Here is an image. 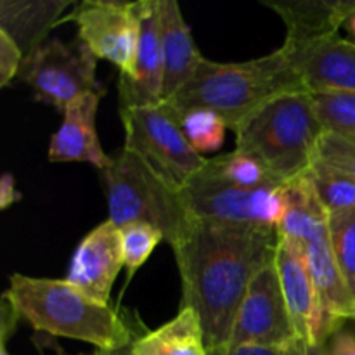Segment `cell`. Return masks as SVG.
Wrapping results in <instances>:
<instances>
[{
	"label": "cell",
	"instance_id": "cell-16",
	"mask_svg": "<svg viewBox=\"0 0 355 355\" xmlns=\"http://www.w3.org/2000/svg\"><path fill=\"white\" fill-rule=\"evenodd\" d=\"M286 54L309 92H355V45L349 38L335 35Z\"/></svg>",
	"mask_w": 355,
	"mask_h": 355
},
{
	"label": "cell",
	"instance_id": "cell-31",
	"mask_svg": "<svg viewBox=\"0 0 355 355\" xmlns=\"http://www.w3.org/2000/svg\"><path fill=\"white\" fill-rule=\"evenodd\" d=\"M326 355H355V335L340 329L326 342Z\"/></svg>",
	"mask_w": 355,
	"mask_h": 355
},
{
	"label": "cell",
	"instance_id": "cell-8",
	"mask_svg": "<svg viewBox=\"0 0 355 355\" xmlns=\"http://www.w3.org/2000/svg\"><path fill=\"white\" fill-rule=\"evenodd\" d=\"M194 220L277 229L286 211L283 187L243 189L198 172L180 191Z\"/></svg>",
	"mask_w": 355,
	"mask_h": 355
},
{
	"label": "cell",
	"instance_id": "cell-20",
	"mask_svg": "<svg viewBox=\"0 0 355 355\" xmlns=\"http://www.w3.org/2000/svg\"><path fill=\"white\" fill-rule=\"evenodd\" d=\"M286 211L277 232L279 238L307 245L328 231L329 214L319 200L309 173L297 177L283 186Z\"/></svg>",
	"mask_w": 355,
	"mask_h": 355
},
{
	"label": "cell",
	"instance_id": "cell-28",
	"mask_svg": "<svg viewBox=\"0 0 355 355\" xmlns=\"http://www.w3.org/2000/svg\"><path fill=\"white\" fill-rule=\"evenodd\" d=\"M314 162L322 163L355 180V137L324 130L319 137Z\"/></svg>",
	"mask_w": 355,
	"mask_h": 355
},
{
	"label": "cell",
	"instance_id": "cell-32",
	"mask_svg": "<svg viewBox=\"0 0 355 355\" xmlns=\"http://www.w3.org/2000/svg\"><path fill=\"white\" fill-rule=\"evenodd\" d=\"M17 201H21V193L16 189V179L10 172H6L0 179V210H7Z\"/></svg>",
	"mask_w": 355,
	"mask_h": 355
},
{
	"label": "cell",
	"instance_id": "cell-5",
	"mask_svg": "<svg viewBox=\"0 0 355 355\" xmlns=\"http://www.w3.org/2000/svg\"><path fill=\"white\" fill-rule=\"evenodd\" d=\"M106 189L110 220L123 225L149 224L162 231L170 246L175 245L194 218L187 211L180 193L163 182L135 153L121 149L101 170Z\"/></svg>",
	"mask_w": 355,
	"mask_h": 355
},
{
	"label": "cell",
	"instance_id": "cell-18",
	"mask_svg": "<svg viewBox=\"0 0 355 355\" xmlns=\"http://www.w3.org/2000/svg\"><path fill=\"white\" fill-rule=\"evenodd\" d=\"M159 35L163 55V101L175 96L203 61L189 24L175 0H159Z\"/></svg>",
	"mask_w": 355,
	"mask_h": 355
},
{
	"label": "cell",
	"instance_id": "cell-9",
	"mask_svg": "<svg viewBox=\"0 0 355 355\" xmlns=\"http://www.w3.org/2000/svg\"><path fill=\"white\" fill-rule=\"evenodd\" d=\"M76 24V37L97 59H106L132 78L139 44V0H83L75 3L61 23ZM59 23V24H61Z\"/></svg>",
	"mask_w": 355,
	"mask_h": 355
},
{
	"label": "cell",
	"instance_id": "cell-34",
	"mask_svg": "<svg viewBox=\"0 0 355 355\" xmlns=\"http://www.w3.org/2000/svg\"><path fill=\"white\" fill-rule=\"evenodd\" d=\"M302 355H326V342L305 345V350Z\"/></svg>",
	"mask_w": 355,
	"mask_h": 355
},
{
	"label": "cell",
	"instance_id": "cell-19",
	"mask_svg": "<svg viewBox=\"0 0 355 355\" xmlns=\"http://www.w3.org/2000/svg\"><path fill=\"white\" fill-rule=\"evenodd\" d=\"M73 0H0V31L9 35L23 58L45 44Z\"/></svg>",
	"mask_w": 355,
	"mask_h": 355
},
{
	"label": "cell",
	"instance_id": "cell-23",
	"mask_svg": "<svg viewBox=\"0 0 355 355\" xmlns=\"http://www.w3.org/2000/svg\"><path fill=\"white\" fill-rule=\"evenodd\" d=\"M328 232L340 272L355 302V210L329 214Z\"/></svg>",
	"mask_w": 355,
	"mask_h": 355
},
{
	"label": "cell",
	"instance_id": "cell-7",
	"mask_svg": "<svg viewBox=\"0 0 355 355\" xmlns=\"http://www.w3.org/2000/svg\"><path fill=\"white\" fill-rule=\"evenodd\" d=\"M97 58L78 37L73 42L51 38L23 59L17 78L33 92V99L64 113L78 97L104 92L97 82Z\"/></svg>",
	"mask_w": 355,
	"mask_h": 355
},
{
	"label": "cell",
	"instance_id": "cell-36",
	"mask_svg": "<svg viewBox=\"0 0 355 355\" xmlns=\"http://www.w3.org/2000/svg\"><path fill=\"white\" fill-rule=\"evenodd\" d=\"M0 355H10L7 352V342H0Z\"/></svg>",
	"mask_w": 355,
	"mask_h": 355
},
{
	"label": "cell",
	"instance_id": "cell-12",
	"mask_svg": "<svg viewBox=\"0 0 355 355\" xmlns=\"http://www.w3.org/2000/svg\"><path fill=\"white\" fill-rule=\"evenodd\" d=\"M276 267L283 288L288 314L298 340L305 345L321 343V311L318 293L307 262V252L302 243L279 238Z\"/></svg>",
	"mask_w": 355,
	"mask_h": 355
},
{
	"label": "cell",
	"instance_id": "cell-27",
	"mask_svg": "<svg viewBox=\"0 0 355 355\" xmlns=\"http://www.w3.org/2000/svg\"><path fill=\"white\" fill-rule=\"evenodd\" d=\"M324 130L355 137V92H312Z\"/></svg>",
	"mask_w": 355,
	"mask_h": 355
},
{
	"label": "cell",
	"instance_id": "cell-14",
	"mask_svg": "<svg viewBox=\"0 0 355 355\" xmlns=\"http://www.w3.org/2000/svg\"><path fill=\"white\" fill-rule=\"evenodd\" d=\"M262 3L279 14L286 24V38L281 47L286 52L302 51L340 35L338 30L355 10L352 0H262Z\"/></svg>",
	"mask_w": 355,
	"mask_h": 355
},
{
	"label": "cell",
	"instance_id": "cell-1",
	"mask_svg": "<svg viewBox=\"0 0 355 355\" xmlns=\"http://www.w3.org/2000/svg\"><path fill=\"white\" fill-rule=\"evenodd\" d=\"M277 229L194 220L172 246L182 283V307L198 314L210 350L231 345L236 315L250 283L276 259Z\"/></svg>",
	"mask_w": 355,
	"mask_h": 355
},
{
	"label": "cell",
	"instance_id": "cell-4",
	"mask_svg": "<svg viewBox=\"0 0 355 355\" xmlns=\"http://www.w3.org/2000/svg\"><path fill=\"white\" fill-rule=\"evenodd\" d=\"M324 127L312 92L276 97L236 128V149L259 159L281 184L307 173Z\"/></svg>",
	"mask_w": 355,
	"mask_h": 355
},
{
	"label": "cell",
	"instance_id": "cell-13",
	"mask_svg": "<svg viewBox=\"0 0 355 355\" xmlns=\"http://www.w3.org/2000/svg\"><path fill=\"white\" fill-rule=\"evenodd\" d=\"M163 55L159 35V0H139V44L135 73L120 76V110L162 103Z\"/></svg>",
	"mask_w": 355,
	"mask_h": 355
},
{
	"label": "cell",
	"instance_id": "cell-17",
	"mask_svg": "<svg viewBox=\"0 0 355 355\" xmlns=\"http://www.w3.org/2000/svg\"><path fill=\"white\" fill-rule=\"evenodd\" d=\"M103 94H85L66 107L62 125L51 137L49 162H85L99 170L106 168L111 158L104 153L96 130V116Z\"/></svg>",
	"mask_w": 355,
	"mask_h": 355
},
{
	"label": "cell",
	"instance_id": "cell-26",
	"mask_svg": "<svg viewBox=\"0 0 355 355\" xmlns=\"http://www.w3.org/2000/svg\"><path fill=\"white\" fill-rule=\"evenodd\" d=\"M121 250H123L125 269H127V281L130 283L139 269L148 262L156 246L163 241L162 231L149 224H128L120 227Z\"/></svg>",
	"mask_w": 355,
	"mask_h": 355
},
{
	"label": "cell",
	"instance_id": "cell-11",
	"mask_svg": "<svg viewBox=\"0 0 355 355\" xmlns=\"http://www.w3.org/2000/svg\"><path fill=\"white\" fill-rule=\"evenodd\" d=\"M125 267L120 229L107 218L76 246L66 281L101 304H110L111 290Z\"/></svg>",
	"mask_w": 355,
	"mask_h": 355
},
{
	"label": "cell",
	"instance_id": "cell-35",
	"mask_svg": "<svg viewBox=\"0 0 355 355\" xmlns=\"http://www.w3.org/2000/svg\"><path fill=\"white\" fill-rule=\"evenodd\" d=\"M343 28L347 30V38L355 45V10L350 14V17L347 19V23L343 24Z\"/></svg>",
	"mask_w": 355,
	"mask_h": 355
},
{
	"label": "cell",
	"instance_id": "cell-25",
	"mask_svg": "<svg viewBox=\"0 0 355 355\" xmlns=\"http://www.w3.org/2000/svg\"><path fill=\"white\" fill-rule=\"evenodd\" d=\"M180 127L198 153L217 151L229 130L224 118L208 110H189L179 114Z\"/></svg>",
	"mask_w": 355,
	"mask_h": 355
},
{
	"label": "cell",
	"instance_id": "cell-24",
	"mask_svg": "<svg viewBox=\"0 0 355 355\" xmlns=\"http://www.w3.org/2000/svg\"><path fill=\"white\" fill-rule=\"evenodd\" d=\"M307 173L328 214L355 210V180L319 162H312Z\"/></svg>",
	"mask_w": 355,
	"mask_h": 355
},
{
	"label": "cell",
	"instance_id": "cell-3",
	"mask_svg": "<svg viewBox=\"0 0 355 355\" xmlns=\"http://www.w3.org/2000/svg\"><path fill=\"white\" fill-rule=\"evenodd\" d=\"M307 90L283 49L245 62H215L203 58L193 78L168 103L177 114L208 110L236 128L276 97Z\"/></svg>",
	"mask_w": 355,
	"mask_h": 355
},
{
	"label": "cell",
	"instance_id": "cell-22",
	"mask_svg": "<svg viewBox=\"0 0 355 355\" xmlns=\"http://www.w3.org/2000/svg\"><path fill=\"white\" fill-rule=\"evenodd\" d=\"M201 173L217 179L220 182L231 184V186L243 187V189H276L283 187V184L262 165L252 155L234 149L227 155L215 156L207 159Z\"/></svg>",
	"mask_w": 355,
	"mask_h": 355
},
{
	"label": "cell",
	"instance_id": "cell-2",
	"mask_svg": "<svg viewBox=\"0 0 355 355\" xmlns=\"http://www.w3.org/2000/svg\"><path fill=\"white\" fill-rule=\"evenodd\" d=\"M3 295L35 333L80 340L99 350L130 347L148 331L141 318L94 300L66 279L12 274Z\"/></svg>",
	"mask_w": 355,
	"mask_h": 355
},
{
	"label": "cell",
	"instance_id": "cell-21",
	"mask_svg": "<svg viewBox=\"0 0 355 355\" xmlns=\"http://www.w3.org/2000/svg\"><path fill=\"white\" fill-rule=\"evenodd\" d=\"M132 355H208L198 314L180 309L158 329L146 331L132 345Z\"/></svg>",
	"mask_w": 355,
	"mask_h": 355
},
{
	"label": "cell",
	"instance_id": "cell-10",
	"mask_svg": "<svg viewBox=\"0 0 355 355\" xmlns=\"http://www.w3.org/2000/svg\"><path fill=\"white\" fill-rule=\"evenodd\" d=\"M302 342L295 333L284 302L276 259L255 274L246 290L229 347H284Z\"/></svg>",
	"mask_w": 355,
	"mask_h": 355
},
{
	"label": "cell",
	"instance_id": "cell-15",
	"mask_svg": "<svg viewBox=\"0 0 355 355\" xmlns=\"http://www.w3.org/2000/svg\"><path fill=\"white\" fill-rule=\"evenodd\" d=\"M305 252L321 311V338L328 342L347 321H355V302L336 263L329 232L309 241Z\"/></svg>",
	"mask_w": 355,
	"mask_h": 355
},
{
	"label": "cell",
	"instance_id": "cell-6",
	"mask_svg": "<svg viewBox=\"0 0 355 355\" xmlns=\"http://www.w3.org/2000/svg\"><path fill=\"white\" fill-rule=\"evenodd\" d=\"M125 128V149L135 153L159 179L180 193L207 165L191 146L180 118L168 103L120 110Z\"/></svg>",
	"mask_w": 355,
	"mask_h": 355
},
{
	"label": "cell",
	"instance_id": "cell-29",
	"mask_svg": "<svg viewBox=\"0 0 355 355\" xmlns=\"http://www.w3.org/2000/svg\"><path fill=\"white\" fill-rule=\"evenodd\" d=\"M23 59V54L12 38L0 31V87L10 85V82L19 75Z\"/></svg>",
	"mask_w": 355,
	"mask_h": 355
},
{
	"label": "cell",
	"instance_id": "cell-33",
	"mask_svg": "<svg viewBox=\"0 0 355 355\" xmlns=\"http://www.w3.org/2000/svg\"><path fill=\"white\" fill-rule=\"evenodd\" d=\"M47 345L51 347L52 350H55V352H58L59 355H69V354H66L64 350H62L61 347L58 345V343L47 342ZM132 345H134V343H132ZM132 345L125 347V349H120V350H99V349H96V352H94V354H78V355H132Z\"/></svg>",
	"mask_w": 355,
	"mask_h": 355
},
{
	"label": "cell",
	"instance_id": "cell-30",
	"mask_svg": "<svg viewBox=\"0 0 355 355\" xmlns=\"http://www.w3.org/2000/svg\"><path fill=\"white\" fill-rule=\"evenodd\" d=\"M305 350L304 342L291 343L284 347H260V345H236L224 350H210L208 355H302Z\"/></svg>",
	"mask_w": 355,
	"mask_h": 355
}]
</instances>
